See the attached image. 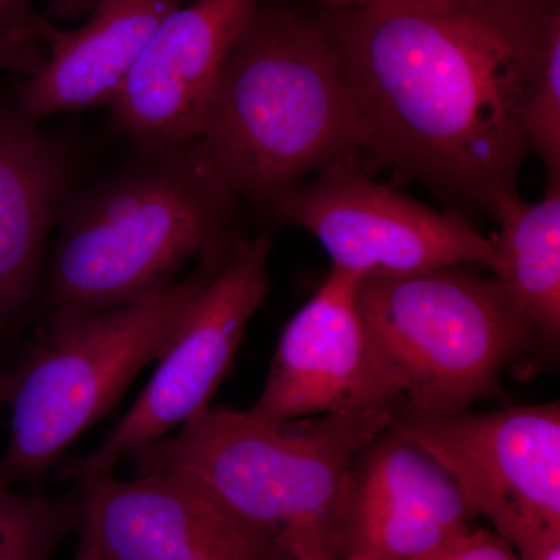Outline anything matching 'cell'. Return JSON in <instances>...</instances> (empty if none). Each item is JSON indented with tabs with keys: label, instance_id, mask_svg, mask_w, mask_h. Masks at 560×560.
<instances>
[{
	"label": "cell",
	"instance_id": "19",
	"mask_svg": "<svg viewBox=\"0 0 560 560\" xmlns=\"http://www.w3.org/2000/svg\"><path fill=\"white\" fill-rule=\"evenodd\" d=\"M412 560H518L506 540L493 530L471 528L427 555Z\"/></svg>",
	"mask_w": 560,
	"mask_h": 560
},
{
	"label": "cell",
	"instance_id": "17",
	"mask_svg": "<svg viewBox=\"0 0 560 560\" xmlns=\"http://www.w3.org/2000/svg\"><path fill=\"white\" fill-rule=\"evenodd\" d=\"M83 492L51 499L38 489L21 492L0 477V560H50L62 541L79 533Z\"/></svg>",
	"mask_w": 560,
	"mask_h": 560
},
{
	"label": "cell",
	"instance_id": "9",
	"mask_svg": "<svg viewBox=\"0 0 560 560\" xmlns=\"http://www.w3.org/2000/svg\"><path fill=\"white\" fill-rule=\"evenodd\" d=\"M393 429L455 478L512 550L560 533L559 401L440 416L399 408Z\"/></svg>",
	"mask_w": 560,
	"mask_h": 560
},
{
	"label": "cell",
	"instance_id": "6",
	"mask_svg": "<svg viewBox=\"0 0 560 560\" xmlns=\"http://www.w3.org/2000/svg\"><path fill=\"white\" fill-rule=\"evenodd\" d=\"M471 267L361 279L357 302L401 397L420 416L469 410L536 335L495 279Z\"/></svg>",
	"mask_w": 560,
	"mask_h": 560
},
{
	"label": "cell",
	"instance_id": "5",
	"mask_svg": "<svg viewBox=\"0 0 560 560\" xmlns=\"http://www.w3.org/2000/svg\"><path fill=\"white\" fill-rule=\"evenodd\" d=\"M231 253L201 259L186 279L127 304L44 312L20 359L0 374V405L10 411L0 477L13 485L43 480L136 375L161 359Z\"/></svg>",
	"mask_w": 560,
	"mask_h": 560
},
{
	"label": "cell",
	"instance_id": "21",
	"mask_svg": "<svg viewBox=\"0 0 560 560\" xmlns=\"http://www.w3.org/2000/svg\"><path fill=\"white\" fill-rule=\"evenodd\" d=\"M320 10L375 9V7H415V9L475 11L536 2V0H315Z\"/></svg>",
	"mask_w": 560,
	"mask_h": 560
},
{
	"label": "cell",
	"instance_id": "7",
	"mask_svg": "<svg viewBox=\"0 0 560 560\" xmlns=\"http://www.w3.org/2000/svg\"><path fill=\"white\" fill-rule=\"evenodd\" d=\"M276 220L311 232L331 267L360 279L400 278L447 267L492 270V237L456 212H438L377 183L348 153L318 171L308 186L265 206Z\"/></svg>",
	"mask_w": 560,
	"mask_h": 560
},
{
	"label": "cell",
	"instance_id": "23",
	"mask_svg": "<svg viewBox=\"0 0 560 560\" xmlns=\"http://www.w3.org/2000/svg\"><path fill=\"white\" fill-rule=\"evenodd\" d=\"M98 2H101V0H49L44 16H46L47 20H50V18H57V20H73V18L90 14Z\"/></svg>",
	"mask_w": 560,
	"mask_h": 560
},
{
	"label": "cell",
	"instance_id": "13",
	"mask_svg": "<svg viewBox=\"0 0 560 560\" xmlns=\"http://www.w3.org/2000/svg\"><path fill=\"white\" fill-rule=\"evenodd\" d=\"M79 488L105 560H293L178 475H105Z\"/></svg>",
	"mask_w": 560,
	"mask_h": 560
},
{
	"label": "cell",
	"instance_id": "12",
	"mask_svg": "<svg viewBox=\"0 0 560 560\" xmlns=\"http://www.w3.org/2000/svg\"><path fill=\"white\" fill-rule=\"evenodd\" d=\"M260 0H195L153 33L106 106L114 132L131 149L200 139L221 65Z\"/></svg>",
	"mask_w": 560,
	"mask_h": 560
},
{
	"label": "cell",
	"instance_id": "8",
	"mask_svg": "<svg viewBox=\"0 0 560 560\" xmlns=\"http://www.w3.org/2000/svg\"><path fill=\"white\" fill-rule=\"evenodd\" d=\"M271 237H238L230 259L191 305L130 410L98 447L60 459L57 481L75 486L113 475L117 464L208 410L246 327L270 287Z\"/></svg>",
	"mask_w": 560,
	"mask_h": 560
},
{
	"label": "cell",
	"instance_id": "15",
	"mask_svg": "<svg viewBox=\"0 0 560 560\" xmlns=\"http://www.w3.org/2000/svg\"><path fill=\"white\" fill-rule=\"evenodd\" d=\"M183 0H101L75 31L55 27L46 65L14 91L35 120L108 106L162 21Z\"/></svg>",
	"mask_w": 560,
	"mask_h": 560
},
{
	"label": "cell",
	"instance_id": "1",
	"mask_svg": "<svg viewBox=\"0 0 560 560\" xmlns=\"http://www.w3.org/2000/svg\"><path fill=\"white\" fill-rule=\"evenodd\" d=\"M361 153L489 213L518 195L525 109L560 0L497 9L319 10Z\"/></svg>",
	"mask_w": 560,
	"mask_h": 560
},
{
	"label": "cell",
	"instance_id": "10",
	"mask_svg": "<svg viewBox=\"0 0 560 560\" xmlns=\"http://www.w3.org/2000/svg\"><path fill=\"white\" fill-rule=\"evenodd\" d=\"M360 280L331 267L280 335L249 412L290 420L401 407L399 389L361 318Z\"/></svg>",
	"mask_w": 560,
	"mask_h": 560
},
{
	"label": "cell",
	"instance_id": "11",
	"mask_svg": "<svg viewBox=\"0 0 560 560\" xmlns=\"http://www.w3.org/2000/svg\"><path fill=\"white\" fill-rule=\"evenodd\" d=\"M458 482L393 425L352 460L342 493L340 560H412L475 528Z\"/></svg>",
	"mask_w": 560,
	"mask_h": 560
},
{
	"label": "cell",
	"instance_id": "24",
	"mask_svg": "<svg viewBox=\"0 0 560 560\" xmlns=\"http://www.w3.org/2000/svg\"><path fill=\"white\" fill-rule=\"evenodd\" d=\"M518 560H560V533L526 545L515 551Z\"/></svg>",
	"mask_w": 560,
	"mask_h": 560
},
{
	"label": "cell",
	"instance_id": "4",
	"mask_svg": "<svg viewBox=\"0 0 560 560\" xmlns=\"http://www.w3.org/2000/svg\"><path fill=\"white\" fill-rule=\"evenodd\" d=\"M200 139L232 190L264 208L308 173L361 154L345 77L313 18L260 0L221 65Z\"/></svg>",
	"mask_w": 560,
	"mask_h": 560
},
{
	"label": "cell",
	"instance_id": "14",
	"mask_svg": "<svg viewBox=\"0 0 560 560\" xmlns=\"http://www.w3.org/2000/svg\"><path fill=\"white\" fill-rule=\"evenodd\" d=\"M77 150L0 91V331L39 301L46 246L79 183Z\"/></svg>",
	"mask_w": 560,
	"mask_h": 560
},
{
	"label": "cell",
	"instance_id": "16",
	"mask_svg": "<svg viewBox=\"0 0 560 560\" xmlns=\"http://www.w3.org/2000/svg\"><path fill=\"white\" fill-rule=\"evenodd\" d=\"M493 279L528 320L536 340L558 348L560 340V180L547 183L544 198H511L493 213Z\"/></svg>",
	"mask_w": 560,
	"mask_h": 560
},
{
	"label": "cell",
	"instance_id": "26",
	"mask_svg": "<svg viewBox=\"0 0 560 560\" xmlns=\"http://www.w3.org/2000/svg\"><path fill=\"white\" fill-rule=\"evenodd\" d=\"M294 560V559H293Z\"/></svg>",
	"mask_w": 560,
	"mask_h": 560
},
{
	"label": "cell",
	"instance_id": "22",
	"mask_svg": "<svg viewBox=\"0 0 560 560\" xmlns=\"http://www.w3.org/2000/svg\"><path fill=\"white\" fill-rule=\"evenodd\" d=\"M0 27L28 28L38 33L47 46L57 25L39 13L32 0H0Z\"/></svg>",
	"mask_w": 560,
	"mask_h": 560
},
{
	"label": "cell",
	"instance_id": "2",
	"mask_svg": "<svg viewBox=\"0 0 560 560\" xmlns=\"http://www.w3.org/2000/svg\"><path fill=\"white\" fill-rule=\"evenodd\" d=\"M241 200L201 139L131 149L130 160L62 206L40 307L127 304L176 280L191 257L230 253Z\"/></svg>",
	"mask_w": 560,
	"mask_h": 560
},
{
	"label": "cell",
	"instance_id": "20",
	"mask_svg": "<svg viewBox=\"0 0 560 560\" xmlns=\"http://www.w3.org/2000/svg\"><path fill=\"white\" fill-rule=\"evenodd\" d=\"M49 58L38 33L21 27H0V70L35 75Z\"/></svg>",
	"mask_w": 560,
	"mask_h": 560
},
{
	"label": "cell",
	"instance_id": "3",
	"mask_svg": "<svg viewBox=\"0 0 560 560\" xmlns=\"http://www.w3.org/2000/svg\"><path fill=\"white\" fill-rule=\"evenodd\" d=\"M399 408L290 420L208 408L131 458L136 475L186 478L291 559L340 560L350 464Z\"/></svg>",
	"mask_w": 560,
	"mask_h": 560
},
{
	"label": "cell",
	"instance_id": "18",
	"mask_svg": "<svg viewBox=\"0 0 560 560\" xmlns=\"http://www.w3.org/2000/svg\"><path fill=\"white\" fill-rule=\"evenodd\" d=\"M525 138L544 164L547 183L560 180V28L552 33L534 75L525 109Z\"/></svg>",
	"mask_w": 560,
	"mask_h": 560
},
{
	"label": "cell",
	"instance_id": "25",
	"mask_svg": "<svg viewBox=\"0 0 560 560\" xmlns=\"http://www.w3.org/2000/svg\"><path fill=\"white\" fill-rule=\"evenodd\" d=\"M79 547H77L73 560H105L97 536H95L94 526L84 517V514L79 530Z\"/></svg>",
	"mask_w": 560,
	"mask_h": 560
}]
</instances>
